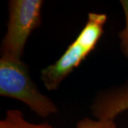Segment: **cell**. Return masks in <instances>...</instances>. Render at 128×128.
<instances>
[{
  "instance_id": "1",
  "label": "cell",
  "mask_w": 128,
  "mask_h": 128,
  "mask_svg": "<svg viewBox=\"0 0 128 128\" xmlns=\"http://www.w3.org/2000/svg\"><path fill=\"white\" fill-rule=\"evenodd\" d=\"M107 21L105 14L90 12L84 27L63 55L41 71V80L47 90L58 89L63 80L95 49Z\"/></svg>"
},
{
  "instance_id": "2",
  "label": "cell",
  "mask_w": 128,
  "mask_h": 128,
  "mask_svg": "<svg viewBox=\"0 0 128 128\" xmlns=\"http://www.w3.org/2000/svg\"><path fill=\"white\" fill-rule=\"evenodd\" d=\"M0 96L22 102L41 118L58 112V108L32 80L28 66L22 59L1 56Z\"/></svg>"
},
{
  "instance_id": "3",
  "label": "cell",
  "mask_w": 128,
  "mask_h": 128,
  "mask_svg": "<svg viewBox=\"0 0 128 128\" xmlns=\"http://www.w3.org/2000/svg\"><path fill=\"white\" fill-rule=\"evenodd\" d=\"M7 30L2 41L1 56L22 59L28 37L41 23L42 0H11Z\"/></svg>"
},
{
  "instance_id": "4",
  "label": "cell",
  "mask_w": 128,
  "mask_h": 128,
  "mask_svg": "<svg viewBox=\"0 0 128 128\" xmlns=\"http://www.w3.org/2000/svg\"><path fill=\"white\" fill-rule=\"evenodd\" d=\"M97 120H113L128 110V80L122 85L100 92L90 106Z\"/></svg>"
},
{
  "instance_id": "5",
  "label": "cell",
  "mask_w": 128,
  "mask_h": 128,
  "mask_svg": "<svg viewBox=\"0 0 128 128\" xmlns=\"http://www.w3.org/2000/svg\"><path fill=\"white\" fill-rule=\"evenodd\" d=\"M52 126L47 123L34 124L24 119L21 111L9 110L6 116L0 121V128H51Z\"/></svg>"
},
{
  "instance_id": "6",
  "label": "cell",
  "mask_w": 128,
  "mask_h": 128,
  "mask_svg": "<svg viewBox=\"0 0 128 128\" xmlns=\"http://www.w3.org/2000/svg\"><path fill=\"white\" fill-rule=\"evenodd\" d=\"M120 4L124 14L125 26L118 34L120 40V49L126 58H128V0H121Z\"/></svg>"
},
{
  "instance_id": "7",
  "label": "cell",
  "mask_w": 128,
  "mask_h": 128,
  "mask_svg": "<svg viewBox=\"0 0 128 128\" xmlns=\"http://www.w3.org/2000/svg\"><path fill=\"white\" fill-rule=\"evenodd\" d=\"M116 125L113 120H92L86 118L77 123L76 128H115ZM51 128H54L53 127Z\"/></svg>"
},
{
  "instance_id": "8",
  "label": "cell",
  "mask_w": 128,
  "mask_h": 128,
  "mask_svg": "<svg viewBox=\"0 0 128 128\" xmlns=\"http://www.w3.org/2000/svg\"><path fill=\"white\" fill-rule=\"evenodd\" d=\"M117 128V127H116V128Z\"/></svg>"
}]
</instances>
